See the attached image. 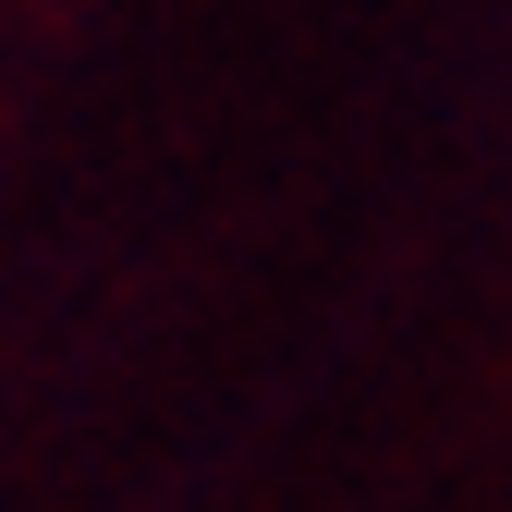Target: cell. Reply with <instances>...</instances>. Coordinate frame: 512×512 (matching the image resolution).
<instances>
[]
</instances>
